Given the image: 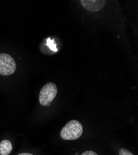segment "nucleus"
Returning <instances> with one entry per match:
<instances>
[{
	"mask_svg": "<svg viewBox=\"0 0 138 155\" xmlns=\"http://www.w3.org/2000/svg\"><path fill=\"white\" fill-rule=\"evenodd\" d=\"M81 4L87 10L95 12L101 10L106 5L105 0H81Z\"/></svg>",
	"mask_w": 138,
	"mask_h": 155,
	"instance_id": "20e7f679",
	"label": "nucleus"
},
{
	"mask_svg": "<svg viewBox=\"0 0 138 155\" xmlns=\"http://www.w3.org/2000/svg\"><path fill=\"white\" fill-rule=\"evenodd\" d=\"M16 70V63L14 58L7 54H0V74L9 76Z\"/></svg>",
	"mask_w": 138,
	"mask_h": 155,
	"instance_id": "7ed1b4c3",
	"label": "nucleus"
},
{
	"mask_svg": "<svg viewBox=\"0 0 138 155\" xmlns=\"http://www.w3.org/2000/svg\"><path fill=\"white\" fill-rule=\"evenodd\" d=\"M118 154H119V155H134L130 151H129L128 150L124 148H120L118 150Z\"/></svg>",
	"mask_w": 138,
	"mask_h": 155,
	"instance_id": "423d86ee",
	"label": "nucleus"
},
{
	"mask_svg": "<svg viewBox=\"0 0 138 155\" xmlns=\"http://www.w3.org/2000/svg\"><path fill=\"white\" fill-rule=\"evenodd\" d=\"M18 155H34L31 153H20Z\"/></svg>",
	"mask_w": 138,
	"mask_h": 155,
	"instance_id": "6e6552de",
	"label": "nucleus"
},
{
	"mask_svg": "<svg viewBox=\"0 0 138 155\" xmlns=\"http://www.w3.org/2000/svg\"><path fill=\"white\" fill-rule=\"evenodd\" d=\"M83 131L82 124L76 120H72L63 127L60 137L64 140H75L82 136Z\"/></svg>",
	"mask_w": 138,
	"mask_h": 155,
	"instance_id": "f257e3e1",
	"label": "nucleus"
},
{
	"mask_svg": "<svg viewBox=\"0 0 138 155\" xmlns=\"http://www.w3.org/2000/svg\"><path fill=\"white\" fill-rule=\"evenodd\" d=\"M58 93V88L56 85L49 82L45 84L39 93V102L42 106H49Z\"/></svg>",
	"mask_w": 138,
	"mask_h": 155,
	"instance_id": "f03ea898",
	"label": "nucleus"
},
{
	"mask_svg": "<svg viewBox=\"0 0 138 155\" xmlns=\"http://www.w3.org/2000/svg\"><path fill=\"white\" fill-rule=\"evenodd\" d=\"M81 155H98V154L94 151H85Z\"/></svg>",
	"mask_w": 138,
	"mask_h": 155,
	"instance_id": "0eeeda50",
	"label": "nucleus"
},
{
	"mask_svg": "<svg viewBox=\"0 0 138 155\" xmlns=\"http://www.w3.org/2000/svg\"><path fill=\"white\" fill-rule=\"evenodd\" d=\"M12 150L11 142L7 140L0 142V155H9Z\"/></svg>",
	"mask_w": 138,
	"mask_h": 155,
	"instance_id": "39448f33",
	"label": "nucleus"
}]
</instances>
